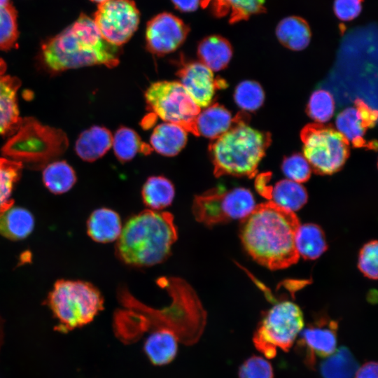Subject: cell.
I'll return each instance as SVG.
<instances>
[{"mask_svg": "<svg viewBox=\"0 0 378 378\" xmlns=\"http://www.w3.org/2000/svg\"><path fill=\"white\" fill-rule=\"evenodd\" d=\"M300 221L293 211L270 201L256 205L242 219L240 239L253 259L276 270L297 262L295 236Z\"/></svg>", "mask_w": 378, "mask_h": 378, "instance_id": "1", "label": "cell"}, {"mask_svg": "<svg viewBox=\"0 0 378 378\" xmlns=\"http://www.w3.org/2000/svg\"><path fill=\"white\" fill-rule=\"evenodd\" d=\"M46 64L54 71L92 65L113 68L118 64L121 49L105 41L94 21L85 14L42 45Z\"/></svg>", "mask_w": 378, "mask_h": 378, "instance_id": "2", "label": "cell"}, {"mask_svg": "<svg viewBox=\"0 0 378 378\" xmlns=\"http://www.w3.org/2000/svg\"><path fill=\"white\" fill-rule=\"evenodd\" d=\"M177 238L171 213L146 209L132 216L122 228L115 254L128 265L153 266L169 256Z\"/></svg>", "mask_w": 378, "mask_h": 378, "instance_id": "3", "label": "cell"}, {"mask_svg": "<svg viewBox=\"0 0 378 378\" xmlns=\"http://www.w3.org/2000/svg\"><path fill=\"white\" fill-rule=\"evenodd\" d=\"M270 142L266 133L235 120L225 133L213 140L209 146L214 175L253 176Z\"/></svg>", "mask_w": 378, "mask_h": 378, "instance_id": "4", "label": "cell"}, {"mask_svg": "<svg viewBox=\"0 0 378 378\" xmlns=\"http://www.w3.org/2000/svg\"><path fill=\"white\" fill-rule=\"evenodd\" d=\"M48 304L58 321V330L66 332L90 323L103 310L104 298L88 282L62 279L55 284Z\"/></svg>", "mask_w": 378, "mask_h": 378, "instance_id": "5", "label": "cell"}, {"mask_svg": "<svg viewBox=\"0 0 378 378\" xmlns=\"http://www.w3.org/2000/svg\"><path fill=\"white\" fill-rule=\"evenodd\" d=\"M17 130L2 152L22 164H43L59 155L67 146V139L62 131L42 125L31 118L22 120Z\"/></svg>", "mask_w": 378, "mask_h": 378, "instance_id": "6", "label": "cell"}, {"mask_svg": "<svg viewBox=\"0 0 378 378\" xmlns=\"http://www.w3.org/2000/svg\"><path fill=\"white\" fill-rule=\"evenodd\" d=\"M303 326L300 308L291 301L279 302L262 319L254 334V345L267 358H272L277 349H290Z\"/></svg>", "mask_w": 378, "mask_h": 378, "instance_id": "7", "label": "cell"}, {"mask_svg": "<svg viewBox=\"0 0 378 378\" xmlns=\"http://www.w3.org/2000/svg\"><path fill=\"white\" fill-rule=\"evenodd\" d=\"M252 192L245 188H214L195 195L192 211L197 221L208 227L244 219L255 208Z\"/></svg>", "mask_w": 378, "mask_h": 378, "instance_id": "8", "label": "cell"}, {"mask_svg": "<svg viewBox=\"0 0 378 378\" xmlns=\"http://www.w3.org/2000/svg\"><path fill=\"white\" fill-rule=\"evenodd\" d=\"M144 97L148 108L154 115L197 136L195 123L201 108L178 81L153 83L146 90Z\"/></svg>", "mask_w": 378, "mask_h": 378, "instance_id": "9", "label": "cell"}, {"mask_svg": "<svg viewBox=\"0 0 378 378\" xmlns=\"http://www.w3.org/2000/svg\"><path fill=\"white\" fill-rule=\"evenodd\" d=\"M304 157L319 174L339 171L347 160L349 141L337 130L321 124L307 125L301 132Z\"/></svg>", "mask_w": 378, "mask_h": 378, "instance_id": "10", "label": "cell"}, {"mask_svg": "<svg viewBox=\"0 0 378 378\" xmlns=\"http://www.w3.org/2000/svg\"><path fill=\"white\" fill-rule=\"evenodd\" d=\"M139 17L132 0H108L99 4L93 20L105 41L120 47L136 31Z\"/></svg>", "mask_w": 378, "mask_h": 378, "instance_id": "11", "label": "cell"}, {"mask_svg": "<svg viewBox=\"0 0 378 378\" xmlns=\"http://www.w3.org/2000/svg\"><path fill=\"white\" fill-rule=\"evenodd\" d=\"M189 31L188 26L174 15L160 13L147 23L146 48L158 56L172 52L183 43Z\"/></svg>", "mask_w": 378, "mask_h": 378, "instance_id": "12", "label": "cell"}, {"mask_svg": "<svg viewBox=\"0 0 378 378\" xmlns=\"http://www.w3.org/2000/svg\"><path fill=\"white\" fill-rule=\"evenodd\" d=\"M180 83L200 108L209 106L220 88L213 71L200 61L181 62L176 72Z\"/></svg>", "mask_w": 378, "mask_h": 378, "instance_id": "13", "label": "cell"}, {"mask_svg": "<svg viewBox=\"0 0 378 378\" xmlns=\"http://www.w3.org/2000/svg\"><path fill=\"white\" fill-rule=\"evenodd\" d=\"M337 324L332 321L320 320L302 330L300 343L306 350V363L314 367L316 356L327 358L337 346Z\"/></svg>", "mask_w": 378, "mask_h": 378, "instance_id": "14", "label": "cell"}, {"mask_svg": "<svg viewBox=\"0 0 378 378\" xmlns=\"http://www.w3.org/2000/svg\"><path fill=\"white\" fill-rule=\"evenodd\" d=\"M376 120V111L357 100L355 106L346 108L338 114L335 124L337 130L349 142L360 147L365 146L363 136L367 128L373 125Z\"/></svg>", "mask_w": 378, "mask_h": 378, "instance_id": "15", "label": "cell"}, {"mask_svg": "<svg viewBox=\"0 0 378 378\" xmlns=\"http://www.w3.org/2000/svg\"><path fill=\"white\" fill-rule=\"evenodd\" d=\"M20 80L10 76L0 77V134L16 131L22 122L17 102Z\"/></svg>", "mask_w": 378, "mask_h": 378, "instance_id": "16", "label": "cell"}, {"mask_svg": "<svg viewBox=\"0 0 378 378\" xmlns=\"http://www.w3.org/2000/svg\"><path fill=\"white\" fill-rule=\"evenodd\" d=\"M144 351L155 365H164L172 362L178 351V337L175 332L165 326L156 329L146 339Z\"/></svg>", "mask_w": 378, "mask_h": 378, "instance_id": "17", "label": "cell"}, {"mask_svg": "<svg viewBox=\"0 0 378 378\" xmlns=\"http://www.w3.org/2000/svg\"><path fill=\"white\" fill-rule=\"evenodd\" d=\"M231 113L218 103L200 111L195 119L197 136L214 140L225 133L234 124Z\"/></svg>", "mask_w": 378, "mask_h": 378, "instance_id": "18", "label": "cell"}, {"mask_svg": "<svg viewBox=\"0 0 378 378\" xmlns=\"http://www.w3.org/2000/svg\"><path fill=\"white\" fill-rule=\"evenodd\" d=\"M112 141L113 136L108 129L93 126L80 134L76 142L75 150L82 160L94 162L111 148Z\"/></svg>", "mask_w": 378, "mask_h": 378, "instance_id": "19", "label": "cell"}, {"mask_svg": "<svg viewBox=\"0 0 378 378\" xmlns=\"http://www.w3.org/2000/svg\"><path fill=\"white\" fill-rule=\"evenodd\" d=\"M122 228L118 214L108 208L94 210L87 221L88 235L99 243H108L117 240Z\"/></svg>", "mask_w": 378, "mask_h": 378, "instance_id": "20", "label": "cell"}, {"mask_svg": "<svg viewBox=\"0 0 378 378\" xmlns=\"http://www.w3.org/2000/svg\"><path fill=\"white\" fill-rule=\"evenodd\" d=\"M187 132L181 126L172 122L157 125L150 138L152 148L157 153L172 157L178 154L187 143Z\"/></svg>", "mask_w": 378, "mask_h": 378, "instance_id": "21", "label": "cell"}, {"mask_svg": "<svg viewBox=\"0 0 378 378\" xmlns=\"http://www.w3.org/2000/svg\"><path fill=\"white\" fill-rule=\"evenodd\" d=\"M197 54L201 63L212 71H218L229 64L232 56V48L226 38L211 35L200 41Z\"/></svg>", "mask_w": 378, "mask_h": 378, "instance_id": "22", "label": "cell"}, {"mask_svg": "<svg viewBox=\"0 0 378 378\" xmlns=\"http://www.w3.org/2000/svg\"><path fill=\"white\" fill-rule=\"evenodd\" d=\"M276 35L280 43L292 50L306 48L311 39V31L307 21L298 16H290L279 22Z\"/></svg>", "mask_w": 378, "mask_h": 378, "instance_id": "23", "label": "cell"}, {"mask_svg": "<svg viewBox=\"0 0 378 378\" xmlns=\"http://www.w3.org/2000/svg\"><path fill=\"white\" fill-rule=\"evenodd\" d=\"M34 227L32 214L24 208L12 206L0 215V234L7 239H24L31 234Z\"/></svg>", "mask_w": 378, "mask_h": 378, "instance_id": "24", "label": "cell"}, {"mask_svg": "<svg viewBox=\"0 0 378 378\" xmlns=\"http://www.w3.org/2000/svg\"><path fill=\"white\" fill-rule=\"evenodd\" d=\"M212 12L217 18L229 15L230 23L248 20L265 12V0H212Z\"/></svg>", "mask_w": 378, "mask_h": 378, "instance_id": "25", "label": "cell"}, {"mask_svg": "<svg viewBox=\"0 0 378 378\" xmlns=\"http://www.w3.org/2000/svg\"><path fill=\"white\" fill-rule=\"evenodd\" d=\"M175 190L173 183L162 176H153L144 183L141 195L144 203L149 209L159 211L173 202Z\"/></svg>", "mask_w": 378, "mask_h": 378, "instance_id": "26", "label": "cell"}, {"mask_svg": "<svg viewBox=\"0 0 378 378\" xmlns=\"http://www.w3.org/2000/svg\"><path fill=\"white\" fill-rule=\"evenodd\" d=\"M295 246L299 256L314 260L327 249V244L321 228L316 224L300 225L295 236Z\"/></svg>", "mask_w": 378, "mask_h": 378, "instance_id": "27", "label": "cell"}, {"mask_svg": "<svg viewBox=\"0 0 378 378\" xmlns=\"http://www.w3.org/2000/svg\"><path fill=\"white\" fill-rule=\"evenodd\" d=\"M267 197L274 204L293 212L301 209L308 198L305 188L289 179L277 182L269 191Z\"/></svg>", "mask_w": 378, "mask_h": 378, "instance_id": "28", "label": "cell"}, {"mask_svg": "<svg viewBox=\"0 0 378 378\" xmlns=\"http://www.w3.org/2000/svg\"><path fill=\"white\" fill-rule=\"evenodd\" d=\"M358 368L355 358L346 347L335 350L321 365L323 378H354Z\"/></svg>", "mask_w": 378, "mask_h": 378, "instance_id": "29", "label": "cell"}, {"mask_svg": "<svg viewBox=\"0 0 378 378\" xmlns=\"http://www.w3.org/2000/svg\"><path fill=\"white\" fill-rule=\"evenodd\" d=\"M46 187L54 194H62L69 190L76 181L74 169L65 161H55L48 164L43 172Z\"/></svg>", "mask_w": 378, "mask_h": 378, "instance_id": "30", "label": "cell"}, {"mask_svg": "<svg viewBox=\"0 0 378 378\" xmlns=\"http://www.w3.org/2000/svg\"><path fill=\"white\" fill-rule=\"evenodd\" d=\"M112 146L115 157L122 162L132 160L139 152L150 151V147L141 141L139 135L127 127L117 130L113 136Z\"/></svg>", "mask_w": 378, "mask_h": 378, "instance_id": "31", "label": "cell"}, {"mask_svg": "<svg viewBox=\"0 0 378 378\" xmlns=\"http://www.w3.org/2000/svg\"><path fill=\"white\" fill-rule=\"evenodd\" d=\"M22 162L0 158V215L13 206L11 195L15 183L20 179Z\"/></svg>", "mask_w": 378, "mask_h": 378, "instance_id": "32", "label": "cell"}, {"mask_svg": "<svg viewBox=\"0 0 378 378\" xmlns=\"http://www.w3.org/2000/svg\"><path fill=\"white\" fill-rule=\"evenodd\" d=\"M234 99L240 108L244 111H254L262 105L265 94L258 83L253 80H244L239 83L236 87Z\"/></svg>", "mask_w": 378, "mask_h": 378, "instance_id": "33", "label": "cell"}, {"mask_svg": "<svg viewBox=\"0 0 378 378\" xmlns=\"http://www.w3.org/2000/svg\"><path fill=\"white\" fill-rule=\"evenodd\" d=\"M307 111L311 118L317 123L328 122L333 115L335 111L333 97L323 89L314 91L308 102Z\"/></svg>", "mask_w": 378, "mask_h": 378, "instance_id": "34", "label": "cell"}, {"mask_svg": "<svg viewBox=\"0 0 378 378\" xmlns=\"http://www.w3.org/2000/svg\"><path fill=\"white\" fill-rule=\"evenodd\" d=\"M18 38L15 9L10 3L0 6V49L8 50L13 48Z\"/></svg>", "mask_w": 378, "mask_h": 378, "instance_id": "35", "label": "cell"}, {"mask_svg": "<svg viewBox=\"0 0 378 378\" xmlns=\"http://www.w3.org/2000/svg\"><path fill=\"white\" fill-rule=\"evenodd\" d=\"M281 169L287 179L299 183L307 181L312 172L309 163L300 154H293L285 158Z\"/></svg>", "mask_w": 378, "mask_h": 378, "instance_id": "36", "label": "cell"}, {"mask_svg": "<svg viewBox=\"0 0 378 378\" xmlns=\"http://www.w3.org/2000/svg\"><path fill=\"white\" fill-rule=\"evenodd\" d=\"M378 244L376 240L365 244L361 248L358 267L360 272L370 279H377Z\"/></svg>", "mask_w": 378, "mask_h": 378, "instance_id": "37", "label": "cell"}, {"mask_svg": "<svg viewBox=\"0 0 378 378\" xmlns=\"http://www.w3.org/2000/svg\"><path fill=\"white\" fill-rule=\"evenodd\" d=\"M239 378H273L272 367L265 358L252 356L240 367Z\"/></svg>", "mask_w": 378, "mask_h": 378, "instance_id": "38", "label": "cell"}, {"mask_svg": "<svg viewBox=\"0 0 378 378\" xmlns=\"http://www.w3.org/2000/svg\"><path fill=\"white\" fill-rule=\"evenodd\" d=\"M362 4L363 0H335V15L340 20L351 21L359 15Z\"/></svg>", "mask_w": 378, "mask_h": 378, "instance_id": "39", "label": "cell"}, {"mask_svg": "<svg viewBox=\"0 0 378 378\" xmlns=\"http://www.w3.org/2000/svg\"><path fill=\"white\" fill-rule=\"evenodd\" d=\"M354 378H377V363L368 362L358 368Z\"/></svg>", "mask_w": 378, "mask_h": 378, "instance_id": "40", "label": "cell"}, {"mask_svg": "<svg viewBox=\"0 0 378 378\" xmlns=\"http://www.w3.org/2000/svg\"><path fill=\"white\" fill-rule=\"evenodd\" d=\"M175 7L183 12H191L195 10L201 0H172Z\"/></svg>", "mask_w": 378, "mask_h": 378, "instance_id": "41", "label": "cell"}, {"mask_svg": "<svg viewBox=\"0 0 378 378\" xmlns=\"http://www.w3.org/2000/svg\"><path fill=\"white\" fill-rule=\"evenodd\" d=\"M6 70V64L5 62L0 58V77L3 76Z\"/></svg>", "mask_w": 378, "mask_h": 378, "instance_id": "42", "label": "cell"}, {"mask_svg": "<svg viewBox=\"0 0 378 378\" xmlns=\"http://www.w3.org/2000/svg\"><path fill=\"white\" fill-rule=\"evenodd\" d=\"M2 339H3V326H2V321L0 318V347L2 343Z\"/></svg>", "mask_w": 378, "mask_h": 378, "instance_id": "43", "label": "cell"}, {"mask_svg": "<svg viewBox=\"0 0 378 378\" xmlns=\"http://www.w3.org/2000/svg\"><path fill=\"white\" fill-rule=\"evenodd\" d=\"M211 1L212 0H201L200 5L202 8H206Z\"/></svg>", "mask_w": 378, "mask_h": 378, "instance_id": "44", "label": "cell"}, {"mask_svg": "<svg viewBox=\"0 0 378 378\" xmlns=\"http://www.w3.org/2000/svg\"><path fill=\"white\" fill-rule=\"evenodd\" d=\"M9 0H0V6L9 4Z\"/></svg>", "mask_w": 378, "mask_h": 378, "instance_id": "45", "label": "cell"}, {"mask_svg": "<svg viewBox=\"0 0 378 378\" xmlns=\"http://www.w3.org/2000/svg\"><path fill=\"white\" fill-rule=\"evenodd\" d=\"M90 1L95 3H98L99 4L108 0H90Z\"/></svg>", "mask_w": 378, "mask_h": 378, "instance_id": "46", "label": "cell"}]
</instances>
